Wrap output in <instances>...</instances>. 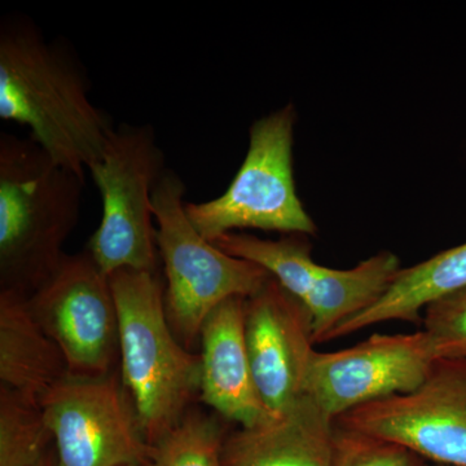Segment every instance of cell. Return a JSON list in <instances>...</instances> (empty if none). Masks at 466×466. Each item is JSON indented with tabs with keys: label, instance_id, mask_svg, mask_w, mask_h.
<instances>
[{
	"label": "cell",
	"instance_id": "1",
	"mask_svg": "<svg viewBox=\"0 0 466 466\" xmlns=\"http://www.w3.org/2000/svg\"><path fill=\"white\" fill-rule=\"evenodd\" d=\"M81 61L66 43L47 41L25 16L0 25V118L29 137L60 167L86 177L115 133L113 119L91 101Z\"/></svg>",
	"mask_w": 466,
	"mask_h": 466
},
{
	"label": "cell",
	"instance_id": "2",
	"mask_svg": "<svg viewBox=\"0 0 466 466\" xmlns=\"http://www.w3.org/2000/svg\"><path fill=\"white\" fill-rule=\"evenodd\" d=\"M85 182L32 137L0 134V290L30 297L54 275L78 225Z\"/></svg>",
	"mask_w": 466,
	"mask_h": 466
},
{
	"label": "cell",
	"instance_id": "3",
	"mask_svg": "<svg viewBox=\"0 0 466 466\" xmlns=\"http://www.w3.org/2000/svg\"><path fill=\"white\" fill-rule=\"evenodd\" d=\"M109 280L118 312L119 375L144 437L155 446L200 394L201 357L171 329L158 272L121 269Z\"/></svg>",
	"mask_w": 466,
	"mask_h": 466
},
{
	"label": "cell",
	"instance_id": "4",
	"mask_svg": "<svg viewBox=\"0 0 466 466\" xmlns=\"http://www.w3.org/2000/svg\"><path fill=\"white\" fill-rule=\"evenodd\" d=\"M182 177L167 168L153 193L159 262L165 272V305L177 339L191 348L202 324L227 299H249L271 275L208 241L187 216Z\"/></svg>",
	"mask_w": 466,
	"mask_h": 466
},
{
	"label": "cell",
	"instance_id": "5",
	"mask_svg": "<svg viewBox=\"0 0 466 466\" xmlns=\"http://www.w3.org/2000/svg\"><path fill=\"white\" fill-rule=\"evenodd\" d=\"M167 167L152 125L116 127L103 155L88 167L103 217L87 250L106 276L121 269L158 272L153 193Z\"/></svg>",
	"mask_w": 466,
	"mask_h": 466
},
{
	"label": "cell",
	"instance_id": "6",
	"mask_svg": "<svg viewBox=\"0 0 466 466\" xmlns=\"http://www.w3.org/2000/svg\"><path fill=\"white\" fill-rule=\"evenodd\" d=\"M296 118L288 104L254 122L247 157L226 192L210 201L187 202V216L208 241L242 229L317 235L294 182Z\"/></svg>",
	"mask_w": 466,
	"mask_h": 466
},
{
	"label": "cell",
	"instance_id": "7",
	"mask_svg": "<svg viewBox=\"0 0 466 466\" xmlns=\"http://www.w3.org/2000/svg\"><path fill=\"white\" fill-rule=\"evenodd\" d=\"M211 242L229 256L262 267L299 300L311 315L315 345L327 342L337 327L381 299L401 268L390 251L377 253L350 269L319 265L306 235L266 240L231 232Z\"/></svg>",
	"mask_w": 466,
	"mask_h": 466
},
{
	"label": "cell",
	"instance_id": "8",
	"mask_svg": "<svg viewBox=\"0 0 466 466\" xmlns=\"http://www.w3.org/2000/svg\"><path fill=\"white\" fill-rule=\"evenodd\" d=\"M41 407L58 466H147L144 437L119 370L103 377L67 375Z\"/></svg>",
	"mask_w": 466,
	"mask_h": 466
},
{
	"label": "cell",
	"instance_id": "9",
	"mask_svg": "<svg viewBox=\"0 0 466 466\" xmlns=\"http://www.w3.org/2000/svg\"><path fill=\"white\" fill-rule=\"evenodd\" d=\"M27 302L43 332L63 352L69 375L103 377L116 372L119 323L115 294L109 276L87 250L66 254Z\"/></svg>",
	"mask_w": 466,
	"mask_h": 466
},
{
	"label": "cell",
	"instance_id": "10",
	"mask_svg": "<svg viewBox=\"0 0 466 466\" xmlns=\"http://www.w3.org/2000/svg\"><path fill=\"white\" fill-rule=\"evenodd\" d=\"M336 425L397 441L435 465L466 466V359H437L416 390L349 410Z\"/></svg>",
	"mask_w": 466,
	"mask_h": 466
},
{
	"label": "cell",
	"instance_id": "11",
	"mask_svg": "<svg viewBox=\"0 0 466 466\" xmlns=\"http://www.w3.org/2000/svg\"><path fill=\"white\" fill-rule=\"evenodd\" d=\"M435 360L424 330L375 333L341 351H315L305 395L336 421L355 408L416 390Z\"/></svg>",
	"mask_w": 466,
	"mask_h": 466
},
{
	"label": "cell",
	"instance_id": "12",
	"mask_svg": "<svg viewBox=\"0 0 466 466\" xmlns=\"http://www.w3.org/2000/svg\"><path fill=\"white\" fill-rule=\"evenodd\" d=\"M245 337L260 398L280 415L305 397L317 351L311 315L271 276L245 300Z\"/></svg>",
	"mask_w": 466,
	"mask_h": 466
},
{
	"label": "cell",
	"instance_id": "13",
	"mask_svg": "<svg viewBox=\"0 0 466 466\" xmlns=\"http://www.w3.org/2000/svg\"><path fill=\"white\" fill-rule=\"evenodd\" d=\"M245 300L227 299L202 324L201 400L217 415L253 428L274 415L260 398L245 337Z\"/></svg>",
	"mask_w": 466,
	"mask_h": 466
},
{
	"label": "cell",
	"instance_id": "14",
	"mask_svg": "<svg viewBox=\"0 0 466 466\" xmlns=\"http://www.w3.org/2000/svg\"><path fill=\"white\" fill-rule=\"evenodd\" d=\"M336 421L305 395L266 424L227 434L223 466H333Z\"/></svg>",
	"mask_w": 466,
	"mask_h": 466
},
{
	"label": "cell",
	"instance_id": "15",
	"mask_svg": "<svg viewBox=\"0 0 466 466\" xmlns=\"http://www.w3.org/2000/svg\"><path fill=\"white\" fill-rule=\"evenodd\" d=\"M67 375L63 352L36 323L27 297L0 290V386L41 404Z\"/></svg>",
	"mask_w": 466,
	"mask_h": 466
},
{
	"label": "cell",
	"instance_id": "16",
	"mask_svg": "<svg viewBox=\"0 0 466 466\" xmlns=\"http://www.w3.org/2000/svg\"><path fill=\"white\" fill-rule=\"evenodd\" d=\"M466 288V242L435 254L419 265L400 268L385 294L328 336L342 339L385 321L422 324L421 312L434 300Z\"/></svg>",
	"mask_w": 466,
	"mask_h": 466
},
{
	"label": "cell",
	"instance_id": "17",
	"mask_svg": "<svg viewBox=\"0 0 466 466\" xmlns=\"http://www.w3.org/2000/svg\"><path fill=\"white\" fill-rule=\"evenodd\" d=\"M52 449L41 404L0 386V466H33Z\"/></svg>",
	"mask_w": 466,
	"mask_h": 466
},
{
	"label": "cell",
	"instance_id": "18",
	"mask_svg": "<svg viewBox=\"0 0 466 466\" xmlns=\"http://www.w3.org/2000/svg\"><path fill=\"white\" fill-rule=\"evenodd\" d=\"M223 417L189 410L173 431L152 446L147 466H223Z\"/></svg>",
	"mask_w": 466,
	"mask_h": 466
},
{
	"label": "cell",
	"instance_id": "19",
	"mask_svg": "<svg viewBox=\"0 0 466 466\" xmlns=\"http://www.w3.org/2000/svg\"><path fill=\"white\" fill-rule=\"evenodd\" d=\"M333 466H429L403 444L336 425Z\"/></svg>",
	"mask_w": 466,
	"mask_h": 466
},
{
	"label": "cell",
	"instance_id": "20",
	"mask_svg": "<svg viewBox=\"0 0 466 466\" xmlns=\"http://www.w3.org/2000/svg\"><path fill=\"white\" fill-rule=\"evenodd\" d=\"M424 332L437 359H466V288L434 300L424 309Z\"/></svg>",
	"mask_w": 466,
	"mask_h": 466
},
{
	"label": "cell",
	"instance_id": "21",
	"mask_svg": "<svg viewBox=\"0 0 466 466\" xmlns=\"http://www.w3.org/2000/svg\"><path fill=\"white\" fill-rule=\"evenodd\" d=\"M33 466H58L56 452H55V446L54 449H52L50 452L41 460V461L36 462V464Z\"/></svg>",
	"mask_w": 466,
	"mask_h": 466
},
{
	"label": "cell",
	"instance_id": "22",
	"mask_svg": "<svg viewBox=\"0 0 466 466\" xmlns=\"http://www.w3.org/2000/svg\"><path fill=\"white\" fill-rule=\"evenodd\" d=\"M435 466H444V465H435Z\"/></svg>",
	"mask_w": 466,
	"mask_h": 466
}]
</instances>
